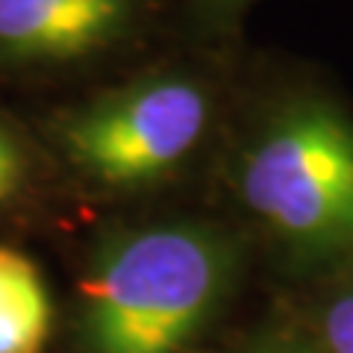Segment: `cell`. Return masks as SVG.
I'll use <instances>...</instances> for the list:
<instances>
[{
    "label": "cell",
    "mask_w": 353,
    "mask_h": 353,
    "mask_svg": "<svg viewBox=\"0 0 353 353\" xmlns=\"http://www.w3.org/2000/svg\"><path fill=\"white\" fill-rule=\"evenodd\" d=\"M236 248L201 224L112 239L80 280L85 353H189L233 283Z\"/></svg>",
    "instance_id": "1"
},
{
    "label": "cell",
    "mask_w": 353,
    "mask_h": 353,
    "mask_svg": "<svg viewBox=\"0 0 353 353\" xmlns=\"http://www.w3.org/2000/svg\"><path fill=\"white\" fill-rule=\"evenodd\" d=\"M241 197L309 253L353 250V124L324 101L283 106L248 148Z\"/></svg>",
    "instance_id": "2"
},
{
    "label": "cell",
    "mask_w": 353,
    "mask_h": 353,
    "mask_svg": "<svg viewBox=\"0 0 353 353\" xmlns=\"http://www.w3.org/2000/svg\"><path fill=\"white\" fill-rule=\"evenodd\" d=\"M209 101L183 77H159L109 94L65 124V148L109 185H141L168 174L203 136Z\"/></svg>",
    "instance_id": "3"
},
{
    "label": "cell",
    "mask_w": 353,
    "mask_h": 353,
    "mask_svg": "<svg viewBox=\"0 0 353 353\" xmlns=\"http://www.w3.org/2000/svg\"><path fill=\"white\" fill-rule=\"evenodd\" d=\"M127 0H0V50L18 59H71L115 36Z\"/></svg>",
    "instance_id": "4"
},
{
    "label": "cell",
    "mask_w": 353,
    "mask_h": 353,
    "mask_svg": "<svg viewBox=\"0 0 353 353\" xmlns=\"http://www.w3.org/2000/svg\"><path fill=\"white\" fill-rule=\"evenodd\" d=\"M53 303L39 265L0 245V353H44Z\"/></svg>",
    "instance_id": "5"
},
{
    "label": "cell",
    "mask_w": 353,
    "mask_h": 353,
    "mask_svg": "<svg viewBox=\"0 0 353 353\" xmlns=\"http://www.w3.org/2000/svg\"><path fill=\"white\" fill-rule=\"evenodd\" d=\"M318 336L321 353H353V285L324 306Z\"/></svg>",
    "instance_id": "6"
},
{
    "label": "cell",
    "mask_w": 353,
    "mask_h": 353,
    "mask_svg": "<svg viewBox=\"0 0 353 353\" xmlns=\"http://www.w3.org/2000/svg\"><path fill=\"white\" fill-rule=\"evenodd\" d=\"M24 183V157L12 136L0 127V203L9 201Z\"/></svg>",
    "instance_id": "7"
},
{
    "label": "cell",
    "mask_w": 353,
    "mask_h": 353,
    "mask_svg": "<svg viewBox=\"0 0 353 353\" xmlns=\"http://www.w3.org/2000/svg\"><path fill=\"white\" fill-rule=\"evenodd\" d=\"M248 353H315V350L301 347V345H283V341H277V345H262V347H253Z\"/></svg>",
    "instance_id": "8"
}]
</instances>
